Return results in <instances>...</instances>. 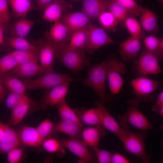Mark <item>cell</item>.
<instances>
[{
  "label": "cell",
  "mask_w": 163,
  "mask_h": 163,
  "mask_svg": "<svg viewBox=\"0 0 163 163\" xmlns=\"http://www.w3.org/2000/svg\"><path fill=\"white\" fill-rule=\"evenodd\" d=\"M107 62L105 60L91 67L82 81L84 86L92 88L97 94L98 97L96 105L109 103L113 100V98L107 95L105 92Z\"/></svg>",
  "instance_id": "6da1fadb"
},
{
  "label": "cell",
  "mask_w": 163,
  "mask_h": 163,
  "mask_svg": "<svg viewBox=\"0 0 163 163\" xmlns=\"http://www.w3.org/2000/svg\"><path fill=\"white\" fill-rule=\"evenodd\" d=\"M124 130L123 136L120 140L125 150L139 158L145 163L149 162L151 157L145 151V141L147 137L146 133H133L129 130L127 124L121 126Z\"/></svg>",
  "instance_id": "7a4b0ae2"
},
{
  "label": "cell",
  "mask_w": 163,
  "mask_h": 163,
  "mask_svg": "<svg viewBox=\"0 0 163 163\" xmlns=\"http://www.w3.org/2000/svg\"><path fill=\"white\" fill-rule=\"evenodd\" d=\"M142 100L139 98L130 99L128 101L129 106L125 113L119 115L121 126L130 124L136 128L143 131L155 130V128L138 109Z\"/></svg>",
  "instance_id": "3957f363"
},
{
  "label": "cell",
  "mask_w": 163,
  "mask_h": 163,
  "mask_svg": "<svg viewBox=\"0 0 163 163\" xmlns=\"http://www.w3.org/2000/svg\"><path fill=\"white\" fill-rule=\"evenodd\" d=\"M85 52L70 48L66 46L56 51V59L72 71L77 72L90 66Z\"/></svg>",
  "instance_id": "277c9868"
},
{
  "label": "cell",
  "mask_w": 163,
  "mask_h": 163,
  "mask_svg": "<svg viewBox=\"0 0 163 163\" xmlns=\"http://www.w3.org/2000/svg\"><path fill=\"white\" fill-rule=\"evenodd\" d=\"M43 74L39 78L32 79H26L23 81L26 88L51 89L62 84L69 83L78 80L66 73H57L54 71Z\"/></svg>",
  "instance_id": "5b68a950"
},
{
  "label": "cell",
  "mask_w": 163,
  "mask_h": 163,
  "mask_svg": "<svg viewBox=\"0 0 163 163\" xmlns=\"http://www.w3.org/2000/svg\"><path fill=\"white\" fill-rule=\"evenodd\" d=\"M107 75L110 92L113 95L118 94L124 83L121 74L126 69L125 63L117 60L115 58L107 60Z\"/></svg>",
  "instance_id": "8992f818"
},
{
  "label": "cell",
  "mask_w": 163,
  "mask_h": 163,
  "mask_svg": "<svg viewBox=\"0 0 163 163\" xmlns=\"http://www.w3.org/2000/svg\"><path fill=\"white\" fill-rule=\"evenodd\" d=\"M36 47L43 74L54 72L53 66L56 59V50L54 44L45 33L43 38L37 43Z\"/></svg>",
  "instance_id": "52a82bcc"
},
{
  "label": "cell",
  "mask_w": 163,
  "mask_h": 163,
  "mask_svg": "<svg viewBox=\"0 0 163 163\" xmlns=\"http://www.w3.org/2000/svg\"><path fill=\"white\" fill-rule=\"evenodd\" d=\"M130 84L133 89L136 98L147 103L153 100L152 94L158 88V81L145 77H140L132 80Z\"/></svg>",
  "instance_id": "ba28073f"
},
{
  "label": "cell",
  "mask_w": 163,
  "mask_h": 163,
  "mask_svg": "<svg viewBox=\"0 0 163 163\" xmlns=\"http://www.w3.org/2000/svg\"><path fill=\"white\" fill-rule=\"evenodd\" d=\"M62 146L79 158V163H95L96 161L93 153L82 140L70 138L60 140Z\"/></svg>",
  "instance_id": "9c48e42d"
},
{
  "label": "cell",
  "mask_w": 163,
  "mask_h": 163,
  "mask_svg": "<svg viewBox=\"0 0 163 163\" xmlns=\"http://www.w3.org/2000/svg\"><path fill=\"white\" fill-rule=\"evenodd\" d=\"M159 62L156 55L145 50L141 53L137 60L136 69L142 75L158 74L162 72Z\"/></svg>",
  "instance_id": "30bf717a"
},
{
  "label": "cell",
  "mask_w": 163,
  "mask_h": 163,
  "mask_svg": "<svg viewBox=\"0 0 163 163\" xmlns=\"http://www.w3.org/2000/svg\"><path fill=\"white\" fill-rule=\"evenodd\" d=\"M87 51H93L99 48L114 43L104 29L91 23L88 26Z\"/></svg>",
  "instance_id": "8fae6325"
},
{
  "label": "cell",
  "mask_w": 163,
  "mask_h": 163,
  "mask_svg": "<svg viewBox=\"0 0 163 163\" xmlns=\"http://www.w3.org/2000/svg\"><path fill=\"white\" fill-rule=\"evenodd\" d=\"M53 42L56 51L66 46L71 34L59 21L54 22L49 32L45 33Z\"/></svg>",
  "instance_id": "7c38bea8"
},
{
  "label": "cell",
  "mask_w": 163,
  "mask_h": 163,
  "mask_svg": "<svg viewBox=\"0 0 163 163\" xmlns=\"http://www.w3.org/2000/svg\"><path fill=\"white\" fill-rule=\"evenodd\" d=\"M69 83L61 84L51 89L43 98L40 106L45 109L48 106L53 107L65 99L69 88Z\"/></svg>",
  "instance_id": "4fadbf2b"
},
{
  "label": "cell",
  "mask_w": 163,
  "mask_h": 163,
  "mask_svg": "<svg viewBox=\"0 0 163 163\" xmlns=\"http://www.w3.org/2000/svg\"><path fill=\"white\" fill-rule=\"evenodd\" d=\"M90 19L82 11L67 14L63 16L62 22L72 34L87 27L91 23Z\"/></svg>",
  "instance_id": "5bb4252c"
},
{
  "label": "cell",
  "mask_w": 163,
  "mask_h": 163,
  "mask_svg": "<svg viewBox=\"0 0 163 163\" xmlns=\"http://www.w3.org/2000/svg\"><path fill=\"white\" fill-rule=\"evenodd\" d=\"M96 105L100 115V126L114 134L120 140L124 133L123 128L111 115L104 104Z\"/></svg>",
  "instance_id": "9a60e30c"
},
{
  "label": "cell",
  "mask_w": 163,
  "mask_h": 163,
  "mask_svg": "<svg viewBox=\"0 0 163 163\" xmlns=\"http://www.w3.org/2000/svg\"><path fill=\"white\" fill-rule=\"evenodd\" d=\"M36 104L35 102L24 95L18 104L11 110L9 124L15 126L19 123Z\"/></svg>",
  "instance_id": "2e32d148"
},
{
  "label": "cell",
  "mask_w": 163,
  "mask_h": 163,
  "mask_svg": "<svg viewBox=\"0 0 163 163\" xmlns=\"http://www.w3.org/2000/svg\"><path fill=\"white\" fill-rule=\"evenodd\" d=\"M141 47L140 39L131 36L120 45L121 58L126 62L135 59Z\"/></svg>",
  "instance_id": "e0dca14e"
},
{
  "label": "cell",
  "mask_w": 163,
  "mask_h": 163,
  "mask_svg": "<svg viewBox=\"0 0 163 163\" xmlns=\"http://www.w3.org/2000/svg\"><path fill=\"white\" fill-rule=\"evenodd\" d=\"M105 134V131L101 126H90L82 130L81 140L93 150L98 147L100 139Z\"/></svg>",
  "instance_id": "ac0fdd59"
},
{
  "label": "cell",
  "mask_w": 163,
  "mask_h": 163,
  "mask_svg": "<svg viewBox=\"0 0 163 163\" xmlns=\"http://www.w3.org/2000/svg\"><path fill=\"white\" fill-rule=\"evenodd\" d=\"M17 133L22 144L25 146L37 147L42 145L43 141L37 128L34 127L23 126Z\"/></svg>",
  "instance_id": "d6986e66"
},
{
  "label": "cell",
  "mask_w": 163,
  "mask_h": 163,
  "mask_svg": "<svg viewBox=\"0 0 163 163\" xmlns=\"http://www.w3.org/2000/svg\"><path fill=\"white\" fill-rule=\"evenodd\" d=\"M68 6L65 0H55L43 9L42 19L49 22L59 21L63 11Z\"/></svg>",
  "instance_id": "ffe728a7"
},
{
  "label": "cell",
  "mask_w": 163,
  "mask_h": 163,
  "mask_svg": "<svg viewBox=\"0 0 163 163\" xmlns=\"http://www.w3.org/2000/svg\"><path fill=\"white\" fill-rule=\"evenodd\" d=\"M4 127V136L0 142V154L7 153L11 149L22 145L17 132L5 123Z\"/></svg>",
  "instance_id": "44dd1931"
},
{
  "label": "cell",
  "mask_w": 163,
  "mask_h": 163,
  "mask_svg": "<svg viewBox=\"0 0 163 163\" xmlns=\"http://www.w3.org/2000/svg\"><path fill=\"white\" fill-rule=\"evenodd\" d=\"M109 0H82V11L90 19L98 17L107 8Z\"/></svg>",
  "instance_id": "7402d4cb"
},
{
  "label": "cell",
  "mask_w": 163,
  "mask_h": 163,
  "mask_svg": "<svg viewBox=\"0 0 163 163\" xmlns=\"http://www.w3.org/2000/svg\"><path fill=\"white\" fill-rule=\"evenodd\" d=\"M38 62H33L23 64H18L9 72L15 75L28 78L43 74L41 65Z\"/></svg>",
  "instance_id": "603a6c76"
},
{
  "label": "cell",
  "mask_w": 163,
  "mask_h": 163,
  "mask_svg": "<svg viewBox=\"0 0 163 163\" xmlns=\"http://www.w3.org/2000/svg\"><path fill=\"white\" fill-rule=\"evenodd\" d=\"M83 126V125L75 123L61 120L54 126V131L66 134L70 138L81 140Z\"/></svg>",
  "instance_id": "cb8c5ba5"
},
{
  "label": "cell",
  "mask_w": 163,
  "mask_h": 163,
  "mask_svg": "<svg viewBox=\"0 0 163 163\" xmlns=\"http://www.w3.org/2000/svg\"><path fill=\"white\" fill-rule=\"evenodd\" d=\"M0 80L10 92L25 94L27 88L24 82L21 81L11 72H9L0 75Z\"/></svg>",
  "instance_id": "d4e9b609"
},
{
  "label": "cell",
  "mask_w": 163,
  "mask_h": 163,
  "mask_svg": "<svg viewBox=\"0 0 163 163\" xmlns=\"http://www.w3.org/2000/svg\"><path fill=\"white\" fill-rule=\"evenodd\" d=\"M74 110L83 125L84 124L90 126H100V115L97 107L87 110L81 108Z\"/></svg>",
  "instance_id": "484cf974"
},
{
  "label": "cell",
  "mask_w": 163,
  "mask_h": 163,
  "mask_svg": "<svg viewBox=\"0 0 163 163\" xmlns=\"http://www.w3.org/2000/svg\"><path fill=\"white\" fill-rule=\"evenodd\" d=\"M140 16V24L142 28L149 33L157 32L159 27L157 23V16L152 11L144 8Z\"/></svg>",
  "instance_id": "4316f807"
},
{
  "label": "cell",
  "mask_w": 163,
  "mask_h": 163,
  "mask_svg": "<svg viewBox=\"0 0 163 163\" xmlns=\"http://www.w3.org/2000/svg\"><path fill=\"white\" fill-rule=\"evenodd\" d=\"M88 27L72 33L67 46L71 49L87 51Z\"/></svg>",
  "instance_id": "83f0119b"
},
{
  "label": "cell",
  "mask_w": 163,
  "mask_h": 163,
  "mask_svg": "<svg viewBox=\"0 0 163 163\" xmlns=\"http://www.w3.org/2000/svg\"><path fill=\"white\" fill-rule=\"evenodd\" d=\"M35 21L23 17L14 22L11 29L13 36L25 38L32 28Z\"/></svg>",
  "instance_id": "f1b7e54d"
},
{
  "label": "cell",
  "mask_w": 163,
  "mask_h": 163,
  "mask_svg": "<svg viewBox=\"0 0 163 163\" xmlns=\"http://www.w3.org/2000/svg\"><path fill=\"white\" fill-rule=\"evenodd\" d=\"M14 14L20 18L26 17L34 8L31 0H8Z\"/></svg>",
  "instance_id": "f546056e"
},
{
  "label": "cell",
  "mask_w": 163,
  "mask_h": 163,
  "mask_svg": "<svg viewBox=\"0 0 163 163\" xmlns=\"http://www.w3.org/2000/svg\"><path fill=\"white\" fill-rule=\"evenodd\" d=\"M9 53L18 64H23L39 61L38 52L22 50H15Z\"/></svg>",
  "instance_id": "4dcf8cb0"
},
{
  "label": "cell",
  "mask_w": 163,
  "mask_h": 163,
  "mask_svg": "<svg viewBox=\"0 0 163 163\" xmlns=\"http://www.w3.org/2000/svg\"><path fill=\"white\" fill-rule=\"evenodd\" d=\"M57 105L59 114L61 120L73 122L83 125L74 109L70 108L65 99Z\"/></svg>",
  "instance_id": "1f68e13d"
},
{
  "label": "cell",
  "mask_w": 163,
  "mask_h": 163,
  "mask_svg": "<svg viewBox=\"0 0 163 163\" xmlns=\"http://www.w3.org/2000/svg\"><path fill=\"white\" fill-rule=\"evenodd\" d=\"M123 21L131 36L140 39L144 37V34L140 23L135 17L127 15Z\"/></svg>",
  "instance_id": "d6a6232c"
},
{
  "label": "cell",
  "mask_w": 163,
  "mask_h": 163,
  "mask_svg": "<svg viewBox=\"0 0 163 163\" xmlns=\"http://www.w3.org/2000/svg\"><path fill=\"white\" fill-rule=\"evenodd\" d=\"M7 42L10 47L16 50L38 52L36 46L28 41L25 38L12 36L8 39Z\"/></svg>",
  "instance_id": "836d02e7"
},
{
  "label": "cell",
  "mask_w": 163,
  "mask_h": 163,
  "mask_svg": "<svg viewBox=\"0 0 163 163\" xmlns=\"http://www.w3.org/2000/svg\"><path fill=\"white\" fill-rule=\"evenodd\" d=\"M100 24L106 29L114 31L120 22L110 11H104L101 13L97 17Z\"/></svg>",
  "instance_id": "e575fe53"
},
{
  "label": "cell",
  "mask_w": 163,
  "mask_h": 163,
  "mask_svg": "<svg viewBox=\"0 0 163 163\" xmlns=\"http://www.w3.org/2000/svg\"><path fill=\"white\" fill-rule=\"evenodd\" d=\"M107 9L119 21H123L128 15L124 7L116 0H109Z\"/></svg>",
  "instance_id": "d590c367"
},
{
  "label": "cell",
  "mask_w": 163,
  "mask_h": 163,
  "mask_svg": "<svg viewBox=\"0 0 163 163\" xmlns=\"http://www.w3.org/2000/svg\"><path fill=\"white\" fill-rule=\"evenodd\" d=\"M160 38L153 35H150L145 37L143 40L146 51L155 55L158 59L160 56Z\"/></svg>",
  "instance_id": "8d00e7d4"
},
{
  "label": "cell",
  "mask_w": 163,
  "mask_h": 163,
  "mask_svg": "<svg viewBox=\"0 0 163 163\" xmlns=\"http://www.w3.org/2000/svg\"><path fill=\"white\" fill-rule=\"evenodd\" d=\"M120 3L130 15L140 16L144 8L137 4L134 0H116Z\"/></svg>",
  "instance_id": "74e56055"
},
{
  "label": "cell",
  "mask_w": 163,
  "mask_h": 163,
  "mask_svg": "<svg viewBox=\"0 0 163 163\" xmlns=\"http://www.w3.org/2000/svg\"><path fill=\"white\" fill-rule=\"evenodd\" d=\"M42 145L44 149L50 153H57L61 151L64 152V147L60 140L53 138H47L43 141Z\"/></svg>",
  "instance_id": "f35d334b"
},
{
  "label": "cell",
  "mask_w": 163,
  "mask_h": 163,
  "mask_svg": "<svg viewBox=\"0 0 163 163\" xmlns=\"http://www.w3.org/2000/svg\"><path fill=\"white\" fill-rule=\"evenodd\" d=\"M54 127L53 123L47 119L42 121L36 128L39 134L43 141L54 131Z\"/></svg>",
  "instance_id": "ab89813d"
},
{
  "label": "cell",
  "mask_w": 163,
  "mask_h": 163,
  "mask_svg": "<svg viewBox=\"0 0 163 163\" xmlns=\"http://www.w3.org/2000/svg\"><path fill=\"white\" fill-rule=\"evenodd\" d=\"M18 63L9 53L0 59V75L7 73L16 66Z\"/></svg>",
  "instance_id": "60d3db41"
},
{
  "label": "cell",
  "mask_w": 163,
  "mask_h": 163,
  "mask_svg": "<svg viewBox=\"0 0 163 163\" xmlns=\"http://www.w3.org/2000/svg\"><path fill=\"white\" fill-rule=\"evenodd\" d=\"M23 150L19 147L14 148L7 152V160L9 163H18L23 159Z\"/></svg>",
  "instance_id": "b9f144b4"
},
{
  "label": "cell",
  "mask_w": 163,
  "mask_h": 163,
  "mask_svg": "<svg viewBox=\"0 0 163 163\" xmlns=\"http://www.w3.org/2000/svg\"><path fill=\"white\" fill-rule=\"evenodd\" d=\"M98 162L99 163H111L112 154L109 151L101 149L98 147L93 150Z\"/></svg>",
  "instance_id": "7bdbcfd3"
},
{
  "label": "cell",
  "mask_w": 163,
  "mask_h": 163,
  "mask_svg": "<svg viewBox=\"0 0 163 163\" xmlns=\"http://www.w3.org/2000/svg\"><path fill=\"white\" fill-rule=\"evenodd\" d=\"M10 19L8 0H0V22L4 24H6Z\"/></svg>",
  "instance_id": "ee69618b"
},
{
  "label": "cell",
  "mask_w": 163,
  "mask_h": 163,
  "mask_svg": "<svg viewBox=\"0 0 163 163\" xmlns=\"http://www.w3.org/2000/svg\"><path fill=\"white\" fill-rule=\"evenodd\" d=\"M10 92L6 99V104L8 108L12 110L18 104L24 95Z\"/></svg>",
  "instance_id": "f6af8a7d"
},
{
  "label": "cell",
  "mask_w": 163,
  "mask_h": 163,
  "mask_svg": "<svg viewBox=\"0 0 163 163\" xmlns=\"http://www.w3.org/2000/svg\"><path fill=\"white\" fill-rule=\"evenodd\" d=\"M152 111L163 116V92H161L158 95L156 100L151 107Z\"/></svg>",
  "instance_id": "bcb514c9"
},
{
  "label": "cell",
  "mask_w": 163,
  "mask_h": 163,
  "mask_svg": "<svg viewBox=\"0 0 163 163\" xmlns=\"http://www.w3.org/2000/svg\"><path fill=\"white\" fill-rule=\"evenodd\" d=\"M111 163H129L130 161L123 155L117 153L112 154Z\"/></svg>",
  "instance_id": "7dc6e473"
},
{
  "label": "cell",
  "mask_w": 163,
  "mask_h": 163,
  "mask_svg": "<svg viewBox=\"0 0 163 163\" xmlns=\"http://www.w3.org/2000/svg\"><path fill=\"white\" fill-rule=\"evenodd\" d=\"M55 0H36L37 7L40 9H43L46 6Z\"/></svg>",
  "instance_id": "c3c4849f"
},
{
  "label": "cell",
  "mask_w": 163,
  "mask_h": 163,
  "mask_svg": "<svg viewBox=\"0 0 163 163\" xmlns=\"http://www.w3.org/2000/svg\"><path fill=\"white\" fill-rule=\"evenodd\" d=\"M7 93V89L0 80V101H3Z\"/></svg>",
  "instance_id": "681fc988"
},
{
  "label": "cell",
  "mask_w": 163,
  "mask_h": 163,
  "mask_svg": "<svg viewBox=\"0 0 163 163\" xmlns=\"http://www.w3.org/2000/svg\"><path fill=\"white\" fill-rule=\"evenodd\" d=\"M4 31V24L0 22V45L2 44L3 41Z\"/></svg>",
  "instance_id": "f907efd6"
},
{
  "label": "cell",
  "mask_w": 163,
  "mask_h": 163,
  "mask_svg": "<svg viewBox=\"0 0 163 163\" xmlns=\"http://www.w3.org/2000/svg\"><path fill=\"white\" fill-rule=\"evenodd\" d=\"M4 123L0 122V142L2 140L5 134Z\"/></svg>",
  "instance_id": "816d5d0a"
},
{
  "label": "cell",
  "mask_w": 163,
  "mask_h": 163,
  "mask_svg": "<svg viewBox=\"0 0 163 163\" xmlns=\"http://www.w3.org/2000/svg\"><path fill=\"white\" fill-rule=\"evenodd\" d=\"M160 2L163 3V0H158Z\"/></svg>",
  "instance_id": "f5cc1de1"
}]
</instances>
